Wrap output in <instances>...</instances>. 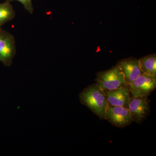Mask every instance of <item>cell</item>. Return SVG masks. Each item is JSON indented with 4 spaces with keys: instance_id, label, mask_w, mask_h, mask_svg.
I'll use <instances>...</instances> for the list:
<instances>
[{
    "instance_id": "obj_6",
    "label": "cell",
    "mask_w": 156,
    "mask_h": 156,
    "mask_svg": "<svg viewBox=\"0 0 156 156\" xmlns=\"http://www.w3.org/2000/svg\"><path fill=\"white\" fill-rule=\"evenodd\" d=\"M128 108L131 113L132 121L141 124L150 112V100L147 96H131Z\"/></svg>"
},
{
    "instance_id": "obj_1",
    "label": "cell",
    "mask_w": 156,
    "mask_h": 156,
    "mask_svg": "<svg viewBox=\"0 0 156 156\" xmlns=\"http://www.w3.org/2000/svg\"><path fill=\"white\" fill-rule=\"evenodd\" d=\"M81 103L88 107L101 119L105 120V111L108 105L105 91L97 84L83 89L79 95Z\"/></svg>"
},
{
    "instance_id": "obj_4",
    "label": "cell",
    "mask_w": 156,
    "mask_h": 156,
    "mask_svg": "<svg viewBox=\"0 0 156 156\" xmlns=\"http://www.w3.org/2000/svg\"><path fill=\"white\" fill-rule=\"evenodd\" d=\"M105 117V120L119 128H125L133 122L128 108L113 106L109 104L107 107Z\"/></svg>"
},
{
    "instance_id": "obj_9",
    "label": "cell",
    "mask_w": 156,
    "mask_h": 156,
    "mask_svg": "<svg viewBox=\"0 0 156 156\" xmlns=\"http://www.w3.org/2000/svg\"><path fill=\"white\" fill-rule=\"evenodd\" d=\"M140 66L143 73L148 75L156 76V56L152 54L139 59Z\"/></svg>"
},
{
    "instance_id": "obj_8",
    "label": "cell",
    "mask_w": 156,
    "mask_h": 156,
    "mask_svg": "<svg viewBox=\"0 0 156 156\" xmlns=\"http://www.w3.org/2000/svg\"><path fill=\"white\" fill-rule=\"evenodd\" d=\"M105 91L108 104L113 106L128 108L131 97L128 84H126L123 87L111 91Z\"/></svg>"
},
{
    "instance_id": "obj_5",
    "label": "cell",
    "mask_w": 156,
    "mask_h": 156,
    "mask_svg": "<svg viewBox=\"0 0 156 156\" xmlns=\"http://www.w3.org/2000/svg\"><path fill=\"white\" fill-rule=\"evenodd\" d=\"M128 85L131 97H148L156 89V77L143 73Z\"/></svg>"
},
{
    "instance_id": "obj_2",
    "label": "cell",
    "mask_w": 156,
    "mask_h": 156,
    "mask_svg": "<svg viewBox=\"0 0 156 156\" xmlns=\"http://www.w3.org/2000/svg\"><path fill=\"white\" fill-rule=\"evenodd\" d=\"M95 81L104 91L114 90L126 84L124 75L118 64L108 70L98 73Z\"/></svg>"
},
{
    "instance_id": "obj_3",
    "label": "cell",
    "mask_w": 156,
    "mask_h": 156,
    "mask_svg": "<svg viewBox=\"0 0 156 156\" xmlns=\"http://www.w3.org/2000/svg\"><path fill=\"white\" fill-rule=\"evenodd\" d=\"M17 53L16 41L13 35L0 29V62L9 67Z\"/></svg>"
},
{
    "instance_id": "obj_10",
    "label": "cell",
    "mask_w": 156,
    "mask_h": 156,
    "mask_svg": "<svg viewBox=\"0 0 156 156\" xmlns=\"http://www.w3.org/2000/svg\"><path fill=\"white\" fill-rule=\"evenodd\" d=\"M15 15V11L11 2L5 1L0 3V29L6 23L14 19Z\"/></svg>"
},
{
    "instance_id": "obj_11",
    "label": "cell",
    "mask_w": 156,
    "mask_h": 156,
    "mask_svg": "<svg viewBox=\"0 0 156 156\" xmlns=\"http://www.w3.org/2000/svg\"><path fill=\"white\" fill-rule=\"evenodd\" d=\"M5 1L10 2L13 1L19 2L22 4L25 10L28 11L29 13L31 14L33 13L34 9L32 0H5Z\"/></svg>"
},
{
    "instance_id": "obj_7",
    "label": "cell",
    "mask_w": 156,
    "mask_h": 156,
    "mask_svg": "<svg viewBox=\"0 0 156 156\" xmlns=\"http://www.w3.org/2000/svg\"><path fill=\"white\" fill-rule=\"evenodd\" d=\"M125 78V82L129 84L143 73L140 69L139 59L134 58H126L118 62Z\"/></svg>"
}]
</instances>
